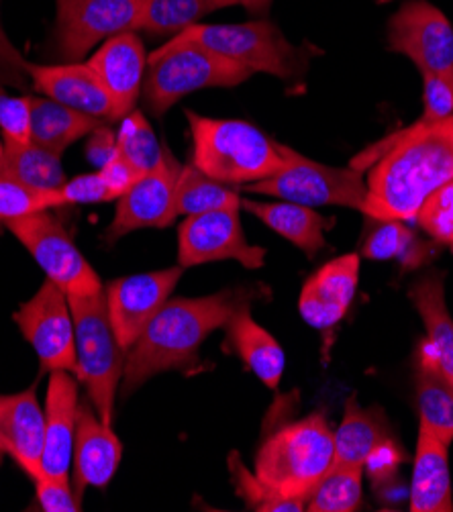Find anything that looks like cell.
<instances>
[{
  "label": "cell",
  "mask_w": 453,
  "mask_h": 512,
  "mask_svg": "<svg viewBox=\"0 0 453 512\" xmlns=\"http://www.w3.org/2000/svg\"><path fill=\"white\" fill-rule=\"evenodd\" d=\"M368 162L364 215L372 221H415L423 202L453 180V115L417 121L386 137L358 162Z\"/></svg>",
  "instance_id": "6da1fadb"
},
{
  "label": "cell",
  "mask_w": 453,
  "mask_h": 512,
  "mask_svg": "<svg viewBox=\"0 0 453 512\" xmlns=\"http://www.w3.org/2000/svg\"><path fill=\"white\" fill-rule=\"evenodd\" d=\"M251 296L245 290H223L198 298H172L125 353L123 394L131 396L156 374L198 366V351L209 335L223 329Z\"/></svg>",
  "instance_id": "7a4b0ae2"
},
{
  "label": "cell",
  "mask_w": 453,
  "mask_h": 512,
  "mask_svg": "<svg viewBox=\"0 0 453 512\" xmlns=\"http://www.w3.org/2000/svg\"><path fill=\"white\" fill-rule=\"evenodd\" d=\"M192 135V166L227 186L274 176L288 164L290 147L239 119H211L186 111Z\"/></svg>",
  "instance_id": "3957f363"
},
{
  "label": "cell",
  "mask_w": 453,
  "mask_h": 512,
  "mask_svg": "<svg viewBox=\"0 0 453 512\" xmlns=\"http://www.w3.org/2000/svg\"><path fill=\"white\" fill-rule=\"evenodd\" d=\"M333 431L323 413L288 423L274 431L258 449L254 474L278 496L307 498L333 466Z\"/></svg>",
  "instance_id": "277c9868"
},
{
  "label": "cell",
  "mask_w": 453,
  "mask_h": 512,
  "mask_svg": "<svg viewBox=\"0 0 453 512\" xmlns=\"http://www.w3.org/2000/svg\"><path fill=\"white\" fill-rule=\"evenodd\" d=\"M172 39L196 43L251 72H264L282 80L300 78L309 70L311 58L319 54L313 45H292L280 27L270 21L237 25L196 23Z\"/></svg>",
  "instance_id": "5b68a950"
},
{
  "label": "cell",
  "mask_w": 453,
  "mask_h": 512,
  "mask_svg": "<svg viewBox=\"0 0 453 512\" xmlns=\"http://www.w3.org/2000/svg\"><path fill=\"white\" fill-rule=\"evenodd\" d=\"M76 335V378L84 384L100 421L113 425L115 396L123 380L125 351L109 321L105 290L90 296H68Z\"/></svg>",
  "instance_id": "8992f818"
},
{
  "label": "cell",
  "mask_w": 453,
  "mask_h": 512,
  "mask_svg": "<svg viewBox=\"0 0 453 512\" xmlns=\"http://www.w3.org/2000/svg\"><path fill=\"white\" fill-rule=\"evenodd\" d=\"M251 70L217 56L196 43L170 39L147 56L143 98L151 115H166L186 94L203 88H233L245 82Z\"/></svg>",
  "instance_id": "52a82bcc"
},
{
  "label": "cell",
  "mask_w": 453,
  "mask_h": 512,
  "mask_svg": "<svg viewBox=\"0 0 453 512\" xmlns=\"http://www.w3.org/2000/svg\"><path fill=\"white\" fill-rule=\"evenodd\" d=\"M245 192L282 198L305 207H345L364 211L368 186L360 170L313 162L290 149L288 164L270 178L243 186Z\"/></svg>",
  "instance_id": "ba28073f"
},
{
  "label": "cell",
  "mask_w": 453,
  "mask_h": 512,
  "mask_svg": "<svg viewBox=\"0 0 453 512\" xmlns=\"http://www.w3.org/2000/svg\"><path fill=\"white\" fill-rule=\"evenodd\" d=\"M7 229L31 253L47 280L58 284L68 296H90L105 290L62 221L49 211L11 221Z\"/></svg>",
  "instance_id": "9c48e42d"
},
{
  "label": "cell",
  "mask_w": 453,
  "mask_h": 512,
  "mask_svg": "<svg viewBox=\"0 0 453 512\" xmlns=\"http://www.w3.org/2000/svg\"><path fill=\"white\" fill-rule=\"evenodd\" d=\"M27 343L35 349L41 372L66 370L76 374V335L68 294L45 280L13 315Z\"/></svg>",
  "instance_id": "30bf717a"
},
{
  "label": "cell",
  "mask_w": 453,
  "mask_h": 512,
  "mask_svg": "<svg viewBox=\"0 0 453 512\" xmlns=\"http://www.w3.org/2000/svg\"><path fill=\"white\" fill-rule=\"evenodd\" d=\"M145 0H58L56 41L60 56L80 62L107 39L137 31Z\"/></svg>",
  "instance_id": "8fae6325"
},
{
  "label": "cell",
  "mask_w": 453,
  "mask_h": 512,
  "mask_svg": "<svg viewBox=\"0 0 453 512\" xmlns=\"http://www.w3.org/2000/svg\"><path fill=\"white\" fill-rule=\"evenodd\" d=\"M235 260L247 270L266 264V249L245 239L239 211H213L186 217L178 231V266L192 268Z\"/></svg>",
  "instance_id": "7c38bea8"
},
{
  "label": "cell",
  "mask_w": 453,
  "mask_h": 512,
  "mask_svg": "<svg viewBox=\"0 0 453 512\" xmlns=\"http://www.w3.org/2000/svg\"><path fill=\"white\" fill-rule=\"evenodd\" d=\"M388 47L411 58L421 74L453 70V27L427 0H409L392 15Z\"/></svg>",
  "instance_id": "4fadbf2b"
},
{
  "label": "cell",
  "mask_w": 453,
  "mask_h": 512,
  "mask_svg": "<svg viewBox=\"0 0 453 512\" xmlns=\"http://www.w3.org/2000/svg\"><path fill=\"white\" fill-rule=\"evenodd\" d=\"M182 272V266H174L158 272L125 276L105 286L109 321L125 353L170 300Z\"/></svg>",
  "instance_id": "5bb4252c"
},
{
  "label": "cell",
  "mask_w": 453,
  "mask_h": 512,
  "mask_svg": "<svg viewBox=\"0 0 453 512\" xmlns=\"http://www.w3.org/2000/svg\"><path fill=\"white\" fill-rule=\"evenodd\" d=\"M182 174V164L176 162L172 151L166 147L164 160L158 168L143 174L119 200L113 223L107 227V243L139 229H164L176 217V194Z\"/></svg>",
  "instance_id": "9a60e30c"
},
{
  "label": "cell",
  "mask_w": 453,
  "mask_h": 512,
  "mask_svg": "<svg viewBox=\"0 0 453 512\" xmlns=\"http://www.w3.org/2000/svg\"><path fill=\"white\" fill-rule=\"evenodd\" d=\"M358 284V253H347L327 262L302 286L298 298L300 317L317 331H331L345 319L351 302L356 298Z\"/></svg>",
  "instance_id": "2e32d148"
},
{
  "label": "cell",
  "mask_w": 453,
  "mask_h": 512,
  "mask_svg": "<svg viewBox=\"0 0 453 512\" xmlns=\"http://www.w3.org/2000/svg\"><path fill=\"white\" fill-rule=\"evenodd\" d=\"M123 457V445L113 425L100 421L92 404L80 402L72 453V486L82 500L86 488H105Z\"/></svg>",
  "instance_id": "e0dca14e"
},
{
  "label": "cell",
  "mask_w": 453,
  "mask_h": 512,
  "mask_svg": "<svg viewBox=\"0 0 453 512\" xmlns=\"http://www.w3.org/2000/svg\"><path fill=\"white\" fill-rule=\"evenodd\" d=\"M88 66L107 88L117 119L121 121L133 109L143 92L147 56L137 31H127L107 39L96 49Z\"/></svg>",
  "instance_id": "ac0fdd59"
},
{
  "label": "cell",
  "mask_w": 453,
  "mask_h": 512,
  "mask_svg": "<svg viewBox=\"0 0 453 512\" xmlns=\"http://www.w3.org/2000/svg\"><path fill=\"white\" fill-rule=\"evenodd\" d=\"M29 80L43 96L58 100L60 105L78 113L115 123L117 113L107 88L88 64L70 62L64 66H27Z\"/></svg>",
  "instance_id": "d6986e66"
},
{
  "label": "cell",
  "mask_w": 453,
  "mask_h": 512,
  "mask_svg": "<svg viewBox=\"0 0 453 512\" xmlns=\"http://www.w3.org/2000/svg\"><path fill=\"white\" fill-rule=\"evenodd\" d=\"M78 382L72 372H49L45 400V447L43 472L54 478H70L76 417H78Z\"/></svg>",
  "instance_id": "ffe728a7"
},
{
  "label": "cell",
  "mask_w": 453,
  "mask_h": 512,
  "mask_svg": "<svg viewBox=\"0 0 453 512\" xmlns=\"http://www.w3.org/2000/svg\"><path fill=\"white\" fill-rule=\"evenodd\" d=\"M0 447L31 480L45 474V413L37 402L35 386L19 394L0 396Z\"/></svg>",
  "instance_id": "44dd1931"
},
{
  "label": "cell",
  "mask_w": 453,
  "mask_h": 512,
  "mask_svg": "<svg viewBox=\"0 0 453 512\" xmlns=\"http://www.w3.org/2000/svg\"><path fill=\"white\" fill-rule=\"evenodd\" d=\"M223 329L227 333V345L241 357L245 366L260 378L264 386L278 390L286 366L284 349L272 333L251 317L249 300L239 306Z\"/></svg>",
  "instance_id": "7402d4cb"
},
{
  "label": "cell",
  "mask_w": 453,
  "mask_h": 512,
  "mask_svg": "<svg viewBox=\"0 0 453 512\" xmlns=\"http://www.w3.org/2000/svg\"><path fill=\"white\" fill-rule=\"evenodd\" d=\"M241 211H247L268 225L274 233L294 243L307 258H315L327 247L325 231L333 225V219H325L315 209L288 200L260 202L241 198Z\"/></svg>",
  "instance_id": "603a6c76"
},
{
  "label": "cell",
  "mask_w": 453,
  "mask_h": 512,
  "mask_svg": "<svg viewBox=\"0 0 453 512\" xmlns=\"http://www.w3.org/2000/svg\"><path fill=\"white\" fill-rule=\"evenodd\" d=\"M447 445L419 427L413 482L409 486L411 512H453Z\"/></svg>",
  "instance_id": "cb8c5ba5"
},
{
  "label": "cell",
  "mask_w": 453,
  "mask_h": 512,
  "mask_svg": "<svg viewBox=\"0 0 453 512\" xmlns=\"http://www.w3.org/2000/svg\"><path fill=\"white\" fill-rule=\"evenodd\" d=\"M386 439H390V429L380 408H362L351 396L339 429L333 431V466L364 468L372 451Z\"/></svg>",
  "instance_id": "d4e9b609"
},
{
  "label": "cell",
  "mask_w": 453,
  "mask_h": 512,
  "mask_svg": "<svg viewBox=\"0 0 453 512\" xmlns=\"http://www.w3.org/2000/svg\"><path fill=\"white\" fill-rule=\"evenodd\" d=\"M31 141L64 156V151L78 139L90 135L100 123L96 117L78 113L47 96H27Z\"/></svg>",
  "instance_id": "484cf974"
},
{
  "label": "cell",
  "mask_w": 453,
  "mask_h": 512,
  "mask_svg": "<svg viewBox=\"0 0 453 512\" xmlns=\"http://www.w3.org/2000/svg\"><path fill=\"white\" fill-rule=\"evenodd\" d=\"M409 298L427 327L425 347L435 357L437 368L453 382V321L445 304L443 276H423L409 288Z\"/></svg>",
  "instance_id": "4316f807"
},
{
  "label": "cell",
  "mask_w": 453,
  "mask_h": 512,
  "mask_svg": "<svg viewBox=\"0 0 453 512\" xmlns=\"http://www.w3.org/2000/svg\"><path fill=\"white\" fill-rule=\"evenodd\" d=\"M423 349L415 378L421 429L449 447L453 441V382L437 368L429 349Z\"/></svg>",
  "instance_id": "83f0119b"
},
{
  "label": "cell",
  "mask_w": 453,
  "mask_h": 512,
  "mask_svg": "<svg viewBox=\"0 0 453 512\" xmlns=\"http://www.w3.org/2000/svg\"><path fill=\"white\" fill-rule=\"evenodd\" d=\"M0 176L41 190H60L68 182L62 156L33 141L21 143L11 139H3Z\"/></svg>",
  "instance_id": "f1b7e54d"
},
{
  "label": "cell",
  "mask_w": 453,
  "mask_h": 512,
  "mask_svg": "<svg viewBox=\"0 0 453 512\" xmlns=\"http://www.w3.org/2000/svg\"><path fill=\"white\" fill-rule=\"evenodd\" d=\"M376 227L362 243V255L374 262H400L402 270L423 266L433 253V245L421 241L417 233L407 227V221H374Z\"/></svg>",
  "instance_id": "f546056e"
},
{
  "label": "cell",
  "mask_w": 453,
  "mask_h": 512,
  "mask_svg": "<svg viewBox=\"0 0 453 512\" xmlns=\"http://www.w3.org/2000/svg\"><path fill=\"white\" fill-rule=\"evenodd\" d=\"M235 5L239 0H145L139 31L172 39L203 17Z\"/></svg>",
  "instance_id": "4dcf8cb0"
},
{
  "label": "cell",
  "mask_w": 453,
  "mask_h": 512,
  "mask_svg": "<svg viewBox=\"0 0 453 512\" xmlns=\"http://www.w3.org/2000/svg\"><path fill=\"white\" fill-rule=\"evenodd\" d=\"M178 215H203L213 211H241V196L231 186L209 178L198 168L182 166L178 194H176Z\"/></svg>",
  "instance_id": "1f68e13d"
},
{
  "label": "cell",
  "mask_w": 453,
  "mask_h": 512,
  "mask_svg": "<svg viewBox=\"0 0 453 512\" xmlns=\"http://www.w3.org/2000/svg\"><path fill=\"white\" fill-rule=\"evenodd\" d=\"M364 468L331 466L307 498L309 512H351L362 502Z\"/></svg>",
  "instance_id": "d6a6232c"
},
{
  "label": "cell",
  "mask_w": 453,
  "mask_h": 512,
  "mask_svg": "<svg viewBox=\"0 0 453 512\" xmlns=\"http://www.w3.org/2000/svg\"><path fill=\"white\" fill-rule=\"evenodd\" d=\"M117 143H119L121 158L127 160L141 174H147L154 168H158L164 160L166 145L158 141L145 115L135 109L121 119V129L117 131Z\"/></svg>",
  "instance_id": "836d02e7"
},
{
  "label": "cell",
  "mask_w": 453,
  "mask_h": 512,
  "mask_svg": "<svg viewBox=\"0 0 453 512\" xmlns=\"http://www.w3.org/2000/svg\"><path fill=\"white\" fill-rule=\"evenodd\" d=\"M58 207H66L60 190H41L0 176V225Z\"/></svg>",
  "instance_id": "e575fe53"
},
{
  "label": "cell",
  "mask_w": 453,
  "mask_h": 512,
  "mask_svg": "<svg viewBox=\"0 0 453 512\" xmlns=\"http://www.w3.org/2000/svg\"><path fill=\"white\" fill-rule=\"evenodd\" d=\"M229 470L237 488V494L245 500V504L260 512H300L305 510V502L290 500L284 496H278L270 488H266L254 472L241 466L237 453H231L229 459Z\"/></svg>",
  "instance_id": "d590c367"
},
{
  "label": "cell",
  "mask_w": 453,
  "mask_h": 512,
  "mask_svg": "<svg viewBox=\"0 0 453 512\" xmlns=\"http://www.w3.org/2000/svg\"><path fill=\"white\" fill-rule=\"evenodd\" d=\"M415 221L435 243L453 249V180L423 202Z\"/></svg>",
  "instance_id": "8d00e7d4"
},
{
  "label": "cell",
  "mask_w": 453,
  "mask_h": 512,
  "mask_svg": "<svg viewBox=\"0 0 453 512\" xmlns=\"http://www.w3.org/2000/svg\"><path fill=\"white\" fill-rule=\"evenodd\" d=\"M423 76V117L419 121L437 123L453 115V78L447 74Z\"/></svg>",
  "instance_id": "74e56055"
},
{
  "label": "cell",
  "mask_w": 453,
  "mask_h": 512,
  "mask_svg": "<svg viewBox=\"0 0 453 512\" xmlns=\"http://www.w3.org/2000/svg\"><path fill=\"white\" fill-rule=\"evenodd\" d=\"M37 502L45 512H78L82 500L76 496L70 478H54L41 474L33 480Z\"/></svg>",
  "instance_id": "f35d334b"
},
{
  "label": "cell",
  "mask_w": 453,
  "mask_h": 512,
  "mask_svg": "<svg viewBox=\"0 0 453 512\" xmlns=\"http://www.w3.org/2000/svg\"><path fill=\"white\" fill-rule=\"evenodd\" d=\"M60 194L64 198V204H103L119 200V196L113 192V188L100 176V172L82 174L76 178H70L62 188Z\"/></svg>",
  "instance_id": "ab89813d"
},
{
  "label": "cell",
  "mask_w": 453,
  "mask_h": 512,
  "mask_svg": "<svg viewBox=\"0 0 453 512\" xmlns=\"http://www.w3.org/2000/svg\"><path fill=\"white\" fill-rule=\"evenodd\" d=\"M0 131H3V139L21 143L31 141L27 96H11L5 90L3 80H0Z\"/></svg>",
  "instance_id": "60d3db41"
},
{
  "label": "cell",
  "mask_w": 453,
  "mask_h": 512,
  "mask_svg": "<svg viewBox=\"0 0 453 512\" xmlns=\"http://www.w3.org/2000/svg\"><path fill=\"white\" fill-rule=\"evenodd\" d=\"M402 457L405 455H402L400 447L392 439H386L372 451L364 470H368L374 488L396 476V468L400 466Z\"/></svg>",
  "instance_id": "b9f144b4"
},
{
  "label": "cell",
  "mask_w": 453,
  "mask_h": 512,
  "mask_svg": "<svg viewBox=\"0 0 453 512\" xmlns=\"http://www.w3.org/2000/svg\"><path fill=\"white\" fill-rule=\"evenodd\" d=\"M86 158L96 170L105 168L115 158H119V143L117 133L109 127V123H100L86 141Z\"/></svg>",
  "instance_id": "7bdbcfd3"
},
{
  "label": "cell",
  "mask_w": 453,
  "mask_h": 512,
  "mask_svg": "<svg viewBox=\"0 0 453 512\" xmlns=\"http://www.w3.org/2000/svg\"><path fill=\"white\" fill-rule=\"evenodd\" d=\"M27 66L29 62L21 56V51L7 37L5 29L0 27V80L23 88L25 78H29Z\"/></svg>",
  "instance_id": "ee69618b"
},
{
  "label": "cell",
  "mask_w": 453,
  "mask_h": 512,
  "mask_svg": "<svg viewBox=\"0 0 453 512\" xmlns=\"http://www.w3.org/2000/svg\"><path fill=\"white\" fill-rule=\"evenodd\" d=\"M98 172H100V176L105 178V182L113 188V192H115L119 198L143 176V174H141L139 170H135L127 160L121 158V153H119V158H115L111 164H107L105 168H100Z\"/></svg>",
  "instance_id": "f6af8a7d"
},
{
  "label": "cell",
  "mask_w": 453,
  "mask_h": 512,
  "mask_svg": "<svg viewBox=\"0 0 453 512\" xmlns=\"http://www.w3.org/2000/svg\"><path fill=\"white\" fill-rule=\"evenodd\" d=\"M272 3H274V0H239V5H241L247 13L256 15V17H264V15L270 11Z\"/></svg>",
  "instance_id": "bcb514c9"
},
{
  "label": "cell",
  "mask_w": 453,
  "mask_h": 512,
  "mask_svg": "<svg viewBox=\"0 0 453 512\" xmlns=\"http://www.w3.org/2000/svg\"><path fill=\"white\" fill-rule=\"evenodd\" d=\"M3 455H5V449L0 447V466H3Z\"/></svg>",
  "instance_id": "7dc6e473"
},
{
  "label": "cell",
  "mask_w": 453,
  "mask_h": 512,
  "mask_svg": "<svg viewBox=\"0 0 453 512\" xmlns=\"http://www.w3.org/2000/svg\"><path fill=\"white\" fill-rule=\"evenodd\" d=\"M0 153H3V141H0Z\"/></svg>",
  "instance_id": "c3c4849f"
},
{
  "label": "cell",
  "mask_w": 453,
  "mask_h": 512,
  "mask_svg": "<svg viewBox=\"0 0 453 512\" xmlns=\"http://www.w3.org/2000/svg\"><path fill=\"white\" fill-rule=\"evenodd\" d=\"M451 78H453V70H451Z\"/></svg>",
  "instance_id": "681fc988"
}]
</instances>
